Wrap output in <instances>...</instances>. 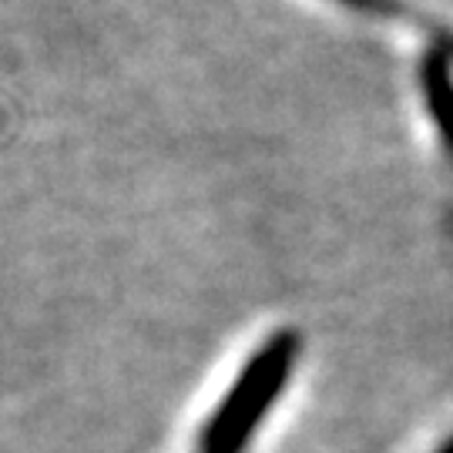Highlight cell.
<instances>
[{
	"mask_svg": "<svg viewBox=\"0 0 453 453\" xmlns=\"http://www.w3.org/2000/svg\"><path fill=\"white\" fill-rule=\"evenodd\" d=\"M299 333L296 329H279L252 353V359L235 376L228 396L219 403L205 423L202 453H242L245 443L252 440L256 426L265 420L275 396L286 389L289 372L299 359Z\"/></svg>",
	"mask_w": 453,
	"mask_h": 453,
	"instance_id": "cell-1",
	"label": "cell"
},
{
	"mask_svg": "<svg viewBox=\"0 0 453 453\" xmlns=\"http://www.w3.org/2000/svg\"><path fill=\"white\" fill-rule=\"evenodd\" d=\"M420 91L426 101L430 121L437 125L440 142L453 155V54L450 50H430L420 61Z\"/></svg>",
	"mask_w": 453,
	"mask_h": 453,
	"instance_id": "cell-2",
	"label": "cell"
},
{
	"mask_svg": "<svg viewBox=\"0 0 453 453\" xmlns=\"http://www.w3.org/2000/svg\"><path fill=\"white\" fill-rule=\"evenodd\" d=\"M346 7H353L359 14H376V17H400L403 11L393 0H340Z\"/></svg>",
	"mask_w": 453,
	"mask_h": 453,
	"instance_id": "cell-3",
	"label": "cell"
},
{
	"mask_svg": "<svg viewBox=\"0 0 453 453\" xmlns=\"http://www.w3.org/2000/svg\"><path fill=\"white\" fill-rule=\"evenodd\" d=\"M437 453H453V437L450 440H443V443H440V450Z\"/></svg>",
	"mask_w": 453,
	"mask_h": 453,
	"instance_id": "cell-4",
	"label": "cell"
}]
</instances>
